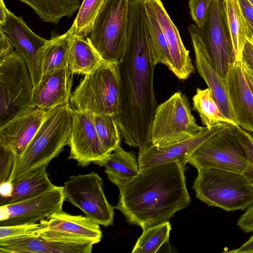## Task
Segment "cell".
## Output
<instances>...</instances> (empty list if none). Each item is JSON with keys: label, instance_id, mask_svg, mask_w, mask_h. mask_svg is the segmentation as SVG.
Here are the masks:
<instances>
[{"label": "cell", "instance_id": "6da1fadb", "mask_svg": "<svg viewBox=\"0 0 253 253\" xmlns=\"http://www.w3.org/2000/svg\"><path fill=\"white\" fill-rule=\"evenodd\" d=\"M156 65L144 0H130L126 46L118 63L120 112L115 118L125 142L139 151L152 144L158 106L153 84Z\"/></svg>", "mask_w": 253, "mask_h": 253}, {"label": "cell", "instance_id": "7a4b0ae2", "mask_svg": "<svg viewBox=\"0 0 253 253\" xmlns=\"http://www.w3.org/2000/svg\"><path fill=\"white\" fill-rule=\"evenodd\" d=\"M184 172L177 163L140 170L119 189L115 208L143 230L168 221L190 202Z\"/></svg>", "mask_w": 253, "mask_h": 253}, {"label": "cell", "instance_id": "3957f363", "mask_svg": "<svg viewBox=\"0 0 253 253\" xmlns=\"http://www.w3.org/2000/svg\"><path fill=\"white\" fill-rule=\"evenodd\" d=\"M73 111L69 104L48 111L33 139L22 154L15 159L9 182L37 168L47 166L68 145Z\"/></svg>", "mask_w": 253, "mask_h": 253}, {"label": "cell", "instance_id": "277c9868", "mask_svg": "<svg viewBox=\"0 0 253 253\" xmlns=\"http://www.w3.org/2000/svg\"><path fill=\"white\" fill-rule=\"evenodd\" d=\"M192 188L197 199L227 211L244 210L253 203V187L243 174L234 172L199 169Z\"/></svg>", "mask_w": 253, "mask_h": 253}, {"label": "cell", "instance_id": "5b68a950", "mask_svg": "<svg viewBox=\"0 0 253 253\" xmlns=\"http://www.w3.org/2000/svg\"><path fill=\"white\" fill-rule=\"evenodd\" d=\"M70 102L78 111L117 116L120 104L118 64L103 60L84 76L72 92Z\"/></svg>", "mask_w": 253, "mask_h": 253}, {"label": "cell", "instance_id": "8992f818", "mask_svg": "<svg viewBox=\"0 0 253 253\" xmlns=\"http://www.w3.org/2000/svg\"><path fill=\"white\" fill-rule=\"evenodd\" d=\"M0 126L31 105L34 86L27 65L14 49L0 53Z\"/></svg>", "mask_w": 253, "mask_h": 253}, {"label": "cell", "instance_id": "52a82bcc", "mask_svg": "<svg viewBox=\"0 0 253 253\" xmlns=\"http://www.w3.org/2000/svg\"><path fill=\"white\" fill-rule=\"evenodd\" d=\"M130 0H106L87 38L103 60L119 63L126 46Z\"/></svg>", "mask_w": 253, "mask_h": 253}, {"label": "cell", "instance_id": "ba28073f", "mask_svg": "<svg viewBox=\"0 0 253 253\" xmlns=\"http://www.w3.org/2000/svg\"><path fill=\"white\" fill-rule=\"evenodd\" d=\"M203 128L197 124L187 97L175 92L156 110L151 127V144L157 147L171 144L194 136Z\"/></svg>", "mask_w": 253, "mask_h": 253}, {"label": "cell", "instance_id": "9c48e42d", "mask_svg": "<svg viewBox=\"0 0 253 253\" xmlns=\"http://www.w3.org/2000/svg\"><path fill=\"white\" fill-rule=\"evenodd\" d=\"M188 163L198 170L215 169L242 174L247 167L248 159L234 125L229 124L201 145L192 154Z\"/></svg>", "mask_w": 253, "mask_h": 253}, {"label": "cell", "instance_id": "30bf717a", "mask_svg": "<svg viewBox=\"0 0 253 253\" xmlns=\"http://www.w3.org/2000/svg\"><path fill=\"white\" fill-rule=\"evenodd\" d=\"M63 187L65 200L86 216L104 226L113 224L115 207L107 200L103 180L97 173L71 176Z\"/></svg>", "mask_w": 253, "mask_h": 253}, {"label": "cell", "instance_id": "8fae6325", "mask_svg": "<svg viewBox=\"0 0 253 253\" xmlns=\"http://www.w3.org/2000/svg\"><path fill=\"white\" fill-rule=\"evenodd\" d=\"M63 187L55 186L38 195L0 206V226L33 224L62 210Z\"/></svg>", "mask_w": 253, "mask_h": 253}, {"label": "cell", "instance_id": "7c38bea8", "mask_svg": "<svg viewBox=\"0 0 253 253\" xmlns=\"http://www.w3.org/2000/svg\"><path fill=\"white\" fill-rule=\"evenodd\" d=\"M198 28L215 69L224 78L236 58L224 17L222 0H212L202 25Z\"/></svg>", "mask_w": 253, "mask_h": 253}, {"label": "cell", "instance_id": "4fadbf2b", "mask_svg": "<svg viewBox=\"0 0 253 253\" xmlns=\"http://www.w3.org/2000/svg\"><path fill=\"white\" fill-rule=\"evenodd\" d=\"M68 159L76 160L82 167L98 165L111 155L103 147L97 133L93 113L73 109Z\"/></svg>", "mask_w": 253, "mask_h": 253}, {"label": "cell", "instance_id": "5bb4252c", "mask_svg": "<svg viewBox=\"0 0 253 253\" xmlns=\"http://www.w3.org/2000/svg\"><path fill=\"white\" fill-rule=\"evenodd\" d=\"M228 124L220 123L211 127H203L194 136L171 144L160 147L151 144L139 151L137 160L140 170L172 163L185 166L192 154L201 145L226 127Z\"/></svg>", "mask_w": 253, "mask_h": 253}, {"label": "cell", "instance_id": "9a60e30c", "mask_svg": "<svg viewBox=\"0 0 253 253\" xmlns=\"http://www.w3.org/2000/svg\"><path fill=\"white\" fill-rule=\"evenodd\" d=\"M0 30L24 60L35 87L42 77L41 52L48 40L36 34L21 17L15 15L8 9L5 22L0 24Z\"/></svg>", "mask_w": 253, "mask_h": 253}, {"label": "cell", "instance_id": "2e32d148", "mask_svg": "<svg viewBox=\"0 0 253 253\" xmlns=\"http://www.w3.org/2000/svg\"><path fill=\"white\" fill-rule=\"evenodd\" d=\"M195 54L197 71L207 84L221 113L236 125V119L231 106L224 84V78L217 73L211 57L197 25L188 27Z\"/></svg>", "mask_w": 253, "mask_h": 253}, {"label": "cell", "instance_id": "e0dca14e", "mask_svg": "<svg viewBox=\"0 0 253 253\" xmlns=\"http://www.w3.org/2000/svg\"><path fill=\"white\" fill-rule=\"evenodd\" d=\"M224 80L237 125L253 133V89L245 74L242 59L230 65Z\"/></svg>", "mask_w": 253, "mask_h": 253}, {"label": "cell", "instance_id": "ac0fdd59", "mask_svg": "<svg viewBox=\"0 0 253 253\" xmlns=\"http://www.w3.org/2000/svg\"><path fill=\"white\" fill-rule=\"evenodd\" d=\"M48 110L35 108L20 113L0 126V146L10 148L15 159L33 139Z\"/></svg>", "mask_w": 253, "mask_h": 253}, {"label": "cell", "instance_id": "d6986e66", "mask_svg": "<svg viewBox=\"0 0 253 253\" xmlns=\"http://www.w3.org/2000/svg\"><path fill=\"white\" fill-rule=\"evenodd\" d=\"M153 10L163 31L171 60L170 71L179 80L187 79L195 70L176 27L169 17L161 0H144Z\"/></svg>", "mask_w": 253, "mask_h": 253}, {"label": "cell", "instance_id": "ffe728a7", "mask_svg": "<svg viewBox=\"0 0 253 253\" xmlns=\"http://www.w3.org/2000/svg\"><path fill=\"white\" fill-rule=\"evenodd\" d=\"M73 76L69 67L42 75L34 88L32 107L49 110L69 104Z\"/></svg>", "mask_w": 253, "mask_h": 253}, {"label": "cell", "instance_id": "44dd1931", "mask_svg": "<svg viewBox=\"0 0 253 253\" xmlns=\"http://www.w3.org/2000/svg\"><path fill=\"white\" fill-rule=\"evenodd\" d=\"M92 243H70L37 235L0 239V253H91Z\"/></svg>", "mask_w": 253, "mask_h": 253}, {"label": "cell", "instance_id": "7402d4cb", "mask_svg": "<svg viewBox=\"0 0 253 253\" xmlns=\"http://www.w3.org/2000/svg\"><path fill=\"white\" fill-rule=\"evenodd\" d=\"M40 222L43 228L80 236L95 244L102 238L99 224L86 216L73 215L62 210Z\"/></svg>", "mask_w": 253, "mask_h": 253}, {"label": "cell", "instance_id": "603a6c76", "mask_svg": "<svg viewBox=\"0 0 253 253\" xmlns=\"http://www.w3.org/2000/svg\"><path fill=\"white\" fill-rule=\"evenodd\" d=\"M47 166L37 168L11 183L12 190L7 197L0 198V206L20 202L54 188L46 171Z\"/></svg>", "mask_w": 253, "mask_h": 253}, {"label": "cell", "instance_id": "cb8c5ba5", "mask_svg": "<svg viewBox=\"0 0 253 253\" xmlns=\"http://www.w3.org/2000/svg\"><path fill=\"white\" fill-rule=\"evenodd\" d=\"M97 165L105 168L108 179L119 189L140 172L134 155L118 146L105 161Z\"/></svg>", "mask_w": 253, "mask_h": 253}, {"label": "cell", "instance_id": "d4e9b609", "mask_svg": "<svg viewBox=\"0 0 253 253\" xmlns=\"http://www.w3.org/2000/svg\"><path fill=\"white\" fill-rule=\"evenodd\" d=\"M102 61L87 37H81L71 33L69 67L72 73L88 74Z\"/></svg>", "mask_w": 253, "mask_h": 253}, {"label": "cell", "instance_id": "484cf974", "mask_svg": "<svg viewBox=\"0 0 253 253\" xmlns=\"http://www.w3.org/2000/svg\"><path fill=\"white\" fill-rule=\"evenodd\" d=\"M71 33L52 36L43 47L40 56L42 76L69 67Z\"/></svg>", "mask_w": 253, "mask_h": 253}, {"label": "cell", "instance_id": "4316f807", "mask_svg": "<svg viewBox=\"0 0 253 253\" xmlns=\"http://www.w3.org/2000/svg\"><path fill=\"white\" fill-rule=\"evenodd\" d=\"M226 25L232 43L236 60L242 58L247 39H250L248 27L237 0H222Z\"/></svg>", "mask_w": 253, "mask_h": 253}, {"label": "cell", "instance_id": "83f0119b", "mask_svg": "<svg viewBox=\"0 0 253 253\" xmlns=\"http://www.w3.org/2000/svg\"><path fill=\"white\" fill-rule=\"evenodd\" d=\"M29 5L44 22L58 24L63 17H71L79 10L80 0H19Z\"/></svg>", "mask_w": 253, "mask_h": 253}, {"label": "cell", "instance_id": "f1b7e54d", "mask_svg": "<svg viewBox=\"0 0 253 253\" xmlns=\"http://www.w3.org/2000/svg\"><path fill=\"white\" fill-rule=\"evenodd\" d=\"M192 101L193 109L198 112L205 126L211 127L220 123L236 125L222 115L209 88H197Z\"/></svg>", "mask_w": 253, "mask_h": 253}, {"label": "cell", "instance_id": "f546056e", "mask_svg": "<svg viewBox=\"0 0 253 253\" xmlns=\"http://www.w3.org/2000/svg\"><path fill=\"white\" fill-rule=\"evenodd\" d=\"M144 4L156 63L157 65L159 63L164 64L170 70L171 68V57L163 31L151 7L145 2Z\"/></svg>", "mask_w": 253, "mask_h": 253}, {"label": "cell", "instance_id": "4dcf8cb0", "mask_svg": "<svg viewBox=\"0 0 253 253\" xmlns=\"http://www.w3.org/2000/svg\"><path fill=\"white\" fill-rule=\"evenodd\" d=\"M171 225L167 221L143 230L132 253H155L169 241Z\"/></svg>", "mask_w": 253, "mask_h": 253}, {"label": "cell", "instance_id": "1f68e13d", "mask_svg": "<svg viewBox=\"0 0 253 253\" xmlns=\"http://www.w3.org/2000/svg\"><path fill=\"white\" fill-rule=\"evenodd\" d=\"M106 0H84L68 31L81 37L90 34L95 20Z\"/></svg>", "mask_w": 253, "mask_h": 253}, {"label": "cell", "instance_id": "d6a6232c", "mask_svg": "<svg viewBox=\"0 0 253 253\" xmlns=\"http://www.w3.org/2000/svg\"><path fill=\"white\" fill-rule=\"evenodd\" d=\"M95 128L100 141L110 154L119 145L121 133L115 117L104 114H93Z\"/></svg>", "mask_w": 253, "mask_h": 253}, {"label": "cell", "instance_id": "836d02e7", "mask_svg": "<svg viewBox=\"0 0 253 253\" xmlns=\"http://www.w3.org/2000/svg\"><path fill=\"white\" fill-rule=\"evenodd\" d=\"M235 132L243 145L247 157L248 165L242 174L253 187V140L250 132L238 125H234Z\"/></svg>", "mask_w": 253, "mask_h": 253}, {"label": "cell", "instance_id": "e575fe53", "mask_svg": "<svg viewBox=\"0 0 253 253\" xmlns=\"http://www.w3.org/2000/svg\"><path fill=\"white\" fill-rule=\"evenodd\" d=\"M40 222L11 226H0V239L23 235H36L42 228Z\"/></svg>", "mask_w": 253, "mask_h": 253}, {"label": "cell", "instance_id": "d590c367", "mask_svg": "<svg viewBox=\"0 0 253 253\" xmlns=\"http://www.w3.org/2000/svg\"><path fill=\"white\" fill-rule=\"evenodd\" d=\"M0 182H9L14 167L15 157L12 150L0 146Z\"/></svg>", "mask_w": 253, "mask_h": 253}, {"label": "cell", "instance_id": "8d00e7d4", "mask_svg": "<svg viewBox=\"0 0 253 253\" xmlns=\"http://www.w3.org/2000/svg\"><path fill=\"white\" fill-rule=\"evenodd\" d=\"M213 0H189V12L193 20L201 27Z\"/></svg>", "mask_w": 253, "mask_h": 253}, {"label": "cell", "instance_id": "74e56055", "mask_svg": "<svg viewBox=\"0 0 253 253\" xmlns=\"http://www.w3.org/2000/svg\"><path fill=\"white\" fill-rule=\"evenodd\" d=\"M246 21L250 34V39H253V5L248 0H237Z\"/></svg>", "mask_w": 253, "mask_h": 253}, {"label": "cell", "instance_id": "f35d334b", "mask_svg": "<svg viewBox=\"0 0 253 253\" xmlns=\"http://www.w3.org/2000/svg\"><path fill=\"white\" fill-rule=\"evenodd\" d=\"M237 224L245 232H253V203L240 217Z\"/></svg>", "mask_w": 253, "mask_h": 253}, {"label": "cell", "instance_id": "ab89813d", "mask_svg": "<svg viewBox=\"0 0 253 253\" xmlns=\"http://www.w3.org/2000/svg\"><path fill=\"white\" fill-rule=\"evenodd\" d=\"M242 59L244 63L253 71V43L248 39L244 44Z\"/></svg>", "mask_w": 253, "mask_h": 253}, {"label": "cell", "instance_id": "60d3db41", "mask_svg": "<svg viewBox=\"0 0 253 253\" xmlns=\"http://www.w3.org/2000/svg\"><path fill=\"white\" fill-rule=\"evenodd\" d=\"M231 253H253V236L239 248L229 251Z\"/></svg>", "mask_w": 253, "mask_h": 253}, {"label": "cell", "instance_id": "b9f144b4", "mask_svg": "<svg viewBox=\"0 0 253 253\" xmlns=\"http://www.w3.org/2000/svg\"><path fill=\"white\" fill-rule=\"evenodd\" d=\"M7 9L4 0H0V24H2L5 22Z\"/></svg>", "mask_w": 253, "mask_h": 253}, {"label": "cell", "instance_id": "7bdbcfd3", "mask_svg": "<svg viewBox=\"0 0 253 253\" xmlns=\"http://www.w3.org/2000/svg\"><path fill=\"white\" fill-rule=\"evenodd\" d=\"M243 63L247 78L253 89V71L250 69L243 62Z\"/></svg>", "mask_w": 253, "mask_h": 253}, {"label": "cell", "instance_id": "ee69618b", "mask_svg": "<svg viewBox=\"0 0 253 253\" xmlns=\"http://www.w3.org/2000/svg\"><path fill=\"white\" fill-rule=\"evenodd\" d=\"M253 5V0H248Z\"/></svg>", "mask_w": 253, "mask_h": 253}, {"label": "cell", "instance_id": "f6af8a7d", "mask_svg": "<svg viewBox=\"0 0 253 253\" xmlns=\"http://www.w3.org/2000/svg\"><path fill=\"white\" fill-rule=\"evenodd\" d=\"M250 133L251 137L253 140V133Z\"/></svg>", "mask_w": 253, "mask_h": 253}, {"label": "cell", "instance_id": "bcb514c9", "mask_svg": "<svg viewBox=\"0 0 253 253\" xmlns=\"http://www.w3.org/2000/svg\"><path fill=\"white\" fill-rule=\"evenodd\" d=\"M251 42H252L253 43V39H251V40H250Z\"/></svg>", "mask_w": 253, "mask_h": 253}]
</instances>
